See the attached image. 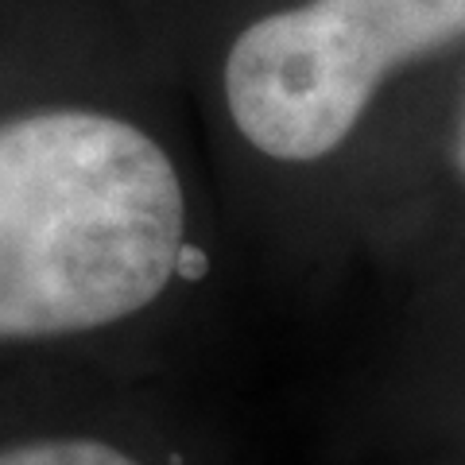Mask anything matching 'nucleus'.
Here are the masks:
<instances>
[{
  "mask_svg": "<svg viewBox=\"0 0 465 465\" xmlns=\"http://www.w3.org/2000/svg\"><path fill=\"white\" fill-rule=\"evenodd\" d=\"M186 194L143 128L94 109L0 121V341L133 318L183 256Z\"/></svg>",
  "mask_w": 465,
  "mask_h": 465,
  "instance_id": "obj_1",
  "label": "nucleus"
},
{
  "mask_svg": "<svg viewBox=\"0 0 465 465\" xmlns=\"http://www.w3.org/2000/svg\"><path fill=\"white\" fill-rule=\"evenodd\" d=\"M458 39L465 0H307L237 35L225 105L260 155L314 163L357 133L391 70Z\"/></svg>",
  "mask_w": 465,
  "mask_h": 465,
  "instance_id": "obj_2",
  "label": "nucleus"
},
{
  "mask_svg": "<svg viewBox=\"0 0 465 465\" xmlns=\"http://www.w3.org/2000/svg\"><path fill=\"white\" fill-rule=\"evenodd\" d=\"M0 465H140L124 450L97 439H43L0 450Z\"/></svg>",
  "mask_w": 465,
  "mask_h": 465,
  "instance_id": "obj_3",
  "label": "nucleus"
},
{
  "mask_svg": "<svg viewBox=\"0 0 465 465\" xmlns=\"http://www.w3.org/2000/svg\"><path fill=\"white\" fill-rule=\"evenodd\" d=\"M454 148H458V171L465 174V105H461V121H458V143H454Z\"/></svg>",
  "mask_w": 465,
  "mask_h": 465,
  "instance_id": "obj_4",
  "label": "nucleus"
}]
</instances>
